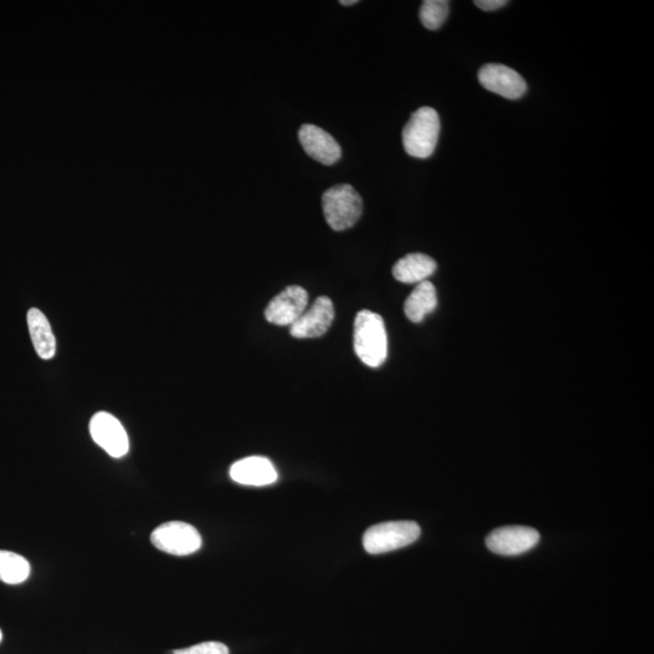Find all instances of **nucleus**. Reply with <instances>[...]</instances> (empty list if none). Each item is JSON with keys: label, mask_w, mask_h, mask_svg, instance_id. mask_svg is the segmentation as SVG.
<instances>
[{"label": "nucleus", "mask_w": 654, "mask_h": 654, "mask_svg": "<svg viewBox=\"0 0 654 654\" xmlns=\"http://www.w3.org/2000/svg\"><path fill=\"white\" fill-rule=\"evenodd\" d=\"M354 351L366 366L380 367L387 360L388 336L380 314L361 311L354 323Z\"/></svg>", "instance_id": "1"}, {"label": "nucleus", "mask_w": 654, "mask_h": 654, "mask_svg": "<svg viewBox=\"0 0 654 654\" xmlns=\"http://www.w3.org/2000/svg\"><path fill=\"white\" fill-rule=\"evenodd\" d=\"M438 112L422 107L412 114L403 131V143L407 154L413 158L427 159L433 156L440 134Z\"/></svg>", "instance_id": "2"}, {"label": "nucleus", "mask_w": 654, "mask_h": 654, "mask_svg": "<svg viewBox=\"0 0 654 654\" xmlns=\"http://www.w3.org/2000/svg\"><path fill=\"white\" fill-rule=\"evenodd\" d=\"M363 199L351 185H337L323 195V210L327 225L342 232L357 225L363 215Z\"/></svg>", "instance_id": "3"}, {"label": "nucleus", "mask_w": 654, "mask_h": 654, "mask_svg": "<svg viewBox=\"0 0 654 654\" xmlns=\"http://www.w3.org/2000/svg\"><path fill=\"white\" fill-rule=\"evenodd\" d=\"M420 536L421 527L415 521H389L367 529L363 544L367 553L378 555L405 548Z\"/></svg>", "instance_id": "4"}, {"label": "nucleus", "mask_w": 654, "mask_h": 654, "mask_svg": "<svg viewBox=\"0 0 654 654\" xmlns=\"http://www.w3.org/2000/svg\"><path fill=\"white\" fill-rule=\"evenodd\" d=\"M151 542L160 552L176 556L194 554L203 545L198 530L183 521H169L160 525L152 532Z\"/></svg>", "instance_id": "5"}, {"label": "nucleus", "mask_w": 654, "mask_h": 654, "mask_svg": "<svg viewBox=\"0 0 654 654\" xmlns=\"http://www.w3.org/2000/svg\"><path fill=\"white\" fill-rule=\"evenodd\" d=\"M90 434L109 456L122 458L129 452V436L122 423L111 413L97 412L90 421Z\"/></svg>", "instance_id": "6"}, {"label": "nucleus", "mask_w": 654, "mask_h": 654, "mask_svg": "<svg viewBox=\"0 0 654 654\" xmlns=\"http://www.w3.org/2000/svg\"><path fill=\"white\" fill-rule=\"evenodd\" d=\"M539 542V533L531 527L507 526L492 531L486 538L492 553L513 556L529 552Z\"/></svg>", "instance_id": "7"}, {"label": "nucleus", "mask_w": 654, "mask_h": 654, "mask_svg": "<svg viewBox=\"0 0 654 654\" xmlns=\"http://www.w3.org/2000/svg\"><path fill=\"white\" fill-rule=\"evenodd\" d=\"M479 82L486 90L508 100H519L527 91V85L520 74L513 68L489 63L478 74Z\"/></svg>", "instance_id": "8"}, {"label": "nucleus", "mask_w": 654, "mask_h": 654, "mask_svg": "<svg viewBox=\"0 0 654 654\" xmlns=\"http://www.w3.org/2000/svg\"><path fill=\"white\" fill-rule=\"evenodd\" d=\"M308 306V292L301 286H289L268 304L265 317L269 323L292 326Z\"/></svg>", "instance_id": "9"}, {"label": "nucleus", "mask_w": 654, "mask_h": 654, "mask_svg": "<svg viewBox=\"0 0 654 654\" xmlns=\"http://www.w3.org/2000/svg\"><path fill=\"white\" fill-rule=\"evenodd\" d=\"M335 318L334 303L329 297L320 296L306 309L301 318L291 327L295 338H317L326 334Z\"/></svg>", "instance_id": "10"}, {"label": "nucleus", "mask_w": 654, "mask_h": 654, "mask_svg": "<svg viewBox=\"0 0 654 654\" xmlns=\"http://www.w3.org/2000/svg\"><path fill=\"white\" fill-rule=\"evenodd\" d=\"M298 139L309 157L324 165H334L342 157L341 146L327 131L317 125L304 124Z\"/></svg>", "instance_id": "11"}, {"label": "nucleus", "mask_w": 654, "mask_h": 654, "mask_svg": "<svg viewBox=\"0 0 654 654\" xmlns=\"http://www.w3.org/2000/svg\"><path fill=\"white\" fill-rule=\"evenodd\" d=\"M235 483L245 486H267L278 480L277 469L266 457L252 456L235 462L229 470Z\"/></svg>", "instance_id": "12"}, {"label": "nucleus", "mask_w": 654, "mask_h": 654, "mask_svg": "<svg viewBox=\"0 0 654 654\" xmlns=\"http://www.w3.org/2000/svg\"><path fill=\"white\" fill-rule=\"evenodd\" d=\"M436 262L424 254L407 255L393 267L394 278L404 284H420L436 271Z\"/></svg>", "instance_id": "13"}, {"label": "nucleus", "mask_w": 654, "mask_h": 654, "mask_svg": "<svg viewBox=\"0 0 654 654\" xmlns=\"http://www.w3.org/2000/svg\"><path fill=\"white\" fill-rule=\"evenodd\" d=\"M28 330L37 354L44 360L55 357L56 340L51 330L49 320L37 308H32L27 314Z\"/></svg>", "instance_id": "14"}, {"label": "nucleus", "mask_w": 654, "mask_h": 654, "mask_svg": "<svg viewBox=\"0 0 654 654\" xmlns=\"http://www.w3.org/2000/svg\"><path fill=\"white\" fill-rule=\"evenodd\" d=\"M438 306V297H436V290L430 281L426 280L416 286L411 295L407 297L405 302L404 311L406 317L412 323H421L428 314L435 311Z\"/></svg>", "instance_id": "15"}, {"label": "nucleus", "mask_w": 654, "mask_h": 654, "mask_svg": "<svg viewBox=\"0 0 654 654\" xmlns=\"http://www.w3.org/2000/svg\"><path fill=\"white\" fill-rule=\"evenodd\" d=\"M31 575V565L24 556L0 550V581L17 585L27 581Z\"/></svg>", "instance_id": "16"}, {"label": "nucleus", "mask_w": 654, "mask_h": 654, "mask_svg": "<svg viewBox=\"0 0 654 654\" xmlns=\"http://www.w3.org/2000/svg\"><path fill=\"white\" fill-rule=\"evenodd\" d=\"M450 2L447 0H426L420 10V19L430 31L439 30L449 16Z\"/></svg>", "instance_id": "17"}, {"label": "nucleus", "mask_w": 654, "mask_h": 654, "mask_svg": "<svg viewBox=\"0 0 654 654\" xmlns=\"http://www.w3.org/2000/svg\"><path fill=\"white\" fill-rule=\"evenodd\" d=\"M168 654H229V648L225 644H221V642L209 641L171 651Z\"/></svg>", "instance_id": "18"}, {"label": "nucleus", "mask_w": 654, "mask_h": 654, "mask_svg": "<svg viewBox=\"0 0 654 654\" xmlns=\"http://www.w3.org/2000/svg\"><path fill=\"white\" fill-rule=\"evenodd\" d=\"M507 0H476V7L484 11H495L506 7Z\"/></svg>", "instance_id": "19"}, {"label": "nucleus", "mask_w": 654, "mask_h": 654, "mask_svg": "<svg viewBox=\"0 0 654 654\" xmlns=\"http://www.w3.org/2000/svg\"><path fill=\"white\" fill-rule=\"evenodd\" d=\"M358 0H341L340 4L346 5V7H349V5H354L358 4Z\"/></svg>", "instance_id": "20"}, {"label": "nucleus", "mask_w": 654, "mask_h": 654, "mask_svg": "<svg viewBox=\"0 0 654 654\" xmlns=\"http://www.w3.org/2000/svg\"><path fill=\"white\" fill-rule=\"evenodd\" d=\"M2 641H3V631L0 630V642H2Z\"/></svg>", "instance_id": "21"}]
</instances>
